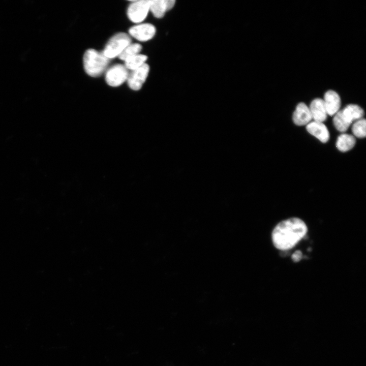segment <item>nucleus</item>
<instances>
[{
    "label": "nucleus",
    "mask_w": 366,
    "mask_h": 366,
    "mask_svg": "<svg viewBox=\"0 0 366 366\" xmlns=\"http://www.w3.org/2000/svg\"><path fill=\"white\" fill-rule=\"evenodd\" d=\"M128 75V71L125 66L117 64L107 70L105 80L109 85L116 87L120 85L127 80Z\"/></svg>",
    "instance_id": "5"
},
{
    "label": "nucleus",
    "mask_w": 366,
    "mask_h": 366,
    "mask_svg": "<svg viewBox=\"0 0 366 366\" xmlns=\"http://www.w3.org/2000/svg\"><path fill=\"white\" fill-rule=\"evenodd\" d=\"M366 121L364 118L357 120L352 126V131L354 136L358 138H364L366 135Z\"/></svg>",
    "instance_id": "17"
},
{
    "label": "nucleus",
    "mask_w": 366,
    "mask_h": 366,
    "mask_svg": "<svg viewBox=\"0 0 366 366\" xmlns=\"http://www.w3.org/2000/svg\"><path fill=\"white\" fill-rule=\"evenodd\" d=\"M308 228L305 223L297 218H291L280 222L272 233L274 247L281 251L294 247L306 236Z\"/></svg>",
    "instance_id": "1"
},
{
    "label": "nucleus",
    "mask_w": 366,
    "mask_h": 366,
    "mask_svg": "<svg viewBox=\"0 0 366 366\" xmlns=\"http://www.w3.org/2000/svg\"><path fill=\"white\" fill-rule=\"evenodd\" d=\"M147 58V56L138 54L126 59L125 66L127 69L134 70L145 64Z\"/></svg>",
    "instance_id": "15"
},
{
    "label": "nucleus",
    "mask_w": 366,
    "mask_h": 366,
    "mask_svg": "<svg viewBox=\"0 0 366 366\" xmlns=\"http://www.w3.org/2000/svg\"><path fill=\"white\" fill-rule=\"evenodd\" d=\"M309 108L314 121L323 123L326 119L327 113L323 99H314Z\"/></svg>",
    "instance_id": "12"
},
{
    "label": "nucleus",
    "mask_w": 366,
    "mask_h": 366,
    "mask_svg": "<svg viewBox=\"0 0 366 366\" xmlns=\"http://www.w3.org/2000/svg\"><path fill=\"white\" fill-rule=\"evenodd\" d=\"M340 111L344 119L350 125L353 121L362 118L364 115L363 110L359 106L353 104L347 105Z\"/></svg>",
    "instance_id": "13"
},
{
    "label": "nucleus",
    "mask_w": 366,
    "mask_h": 366,
    "mask_svg": "<svg viewBox=\"0 0 366 366\" xmlns=\"http://www.w3.org/2000/svg\"><path fill=\"white\" fill-rule=\"evenodd\" d=\"M292 117L294 123L298 126L307 125L312 119L309 107L302 102L296 106Z\"/></svg>",
    "instance_id": "10"
},
{
    "label": "nucleus",
    "mask_w": 366,
    "mask_h": 366,
    "mask_svg": "<svg viewBox=\"0 0 366 366\" xmlns=\"http://www.w3.org/2000/svg\"><path fill=\"white\" fill-rule=\"evenodd\" d=\"M333 122L336 129L341 132L346 131L350 126L342 116L340 110L334 115Z\"/></svg>",
    "instance_id": "18"
},
{
    "label": "nucleus",
    "mask_w": 366,
    "mask_h": 366,
    "mask_svg": "<svg viewBox=\"0 0 366 366\" xmlns=\"http://www.w3.org/2000/svg\"><path fill=\"white\" fill-rule=\"evenodd\" d=\"M356 140L353 136L348 134H342L337 138L336 146L341 151L346 152L351 149L355 145Z\"/></svg>",
    "instance_id": "14"
},
{
    "label": "nucleus",
    "mask_w": 366,
    "mask_h": 366,
    "mask_svg": "<svg viewBox=\"0 0 366 366\" xmlns=\"http://www.w3.org/2000/svg\"><path fill=\"white\" fill-rule=\"evenodd\" d=\"M155 27L150 23H143L135 25L129 30L130 35L140 41H146L152 39L156 34Z\"/></svg>",
    "instance_id": "7"
},
{
    "label": "nucleus",
    "mask_w": 366,
    "mask_h": 366,
    "mask_svg": "<svg viewBox=\"0 0 366 366\" xmlns=\"http://www.w3.org/2000/svg\"><path fill=\"white\" fill-rule=\"evenodd\" d=\"M109 59L103 52L89 49L83 55V62L85 71L92 77H98L105 70L109 64Z\"/></svg>",
    "instance_id": "2"
},
{
    "label": "nucleus",
    "mask_w": 366,
    "mask_h": 366,
    "mask_svg": "<svg viewBox=\"0 0 366 366\" xmlns=\"http://www.w3.org/2000/svg\"><path fill=\"white\" fill-rule=\"evenodd\" d=\"M142 49V46L138 43L130 44L119 55V58L123 60L138 54Z\"/></svg>",
    "instance_id": "16"
},
{
    "label": "nucleus",
    "mask_w": 366,
    "mask_h": 366,
    "mask_svg": "<svg viewBox=\"0 0 366 366\" xmlns=\"http://www.w3.org/2000/svg\"><path fill=\"white\" fill-rule=\"evenodd\" d=\"M149 71V66L146 63L139 68L132 70L129 74L127 80L130 88L134 90H139L145 82Z\"/></svg>",
    "instance_id": "6"
},
{
    "label": "nucleus",
    "mask_w": 366,
    "mask_h": 366,
    "mask_svg": "<svg viewBox=\"0 0 366 366\" xmlns=\"http://www.w3.org/2000/svg\"><path fill=\"white\" fill-rule=\"evenodd\" d=\"M131 42V39L128 34H117L110 38L102 52L109 59L118 56Z\"/></svg>",
    "instance_id": "3"
},
{
    "label": "nucleus",
    "mask_w": 366,
    "mask_h": 366,
    "mask_svg": "<svg viewBox=\"0 0 366 366\" xmlns=\"http://www.w3.org/2000/svg\"><path fill=\"white\" fill-rule=\"evenodd\" d=\"M127 10V15L133 22L142 21L149 11V0L133 1Z\"/></svg>",
    "instance_id": "4"
},
{
    "label": "nucleus",
    "mask_w": 366,
    "mask_h": 366,
    "mask_svg": "<svg viewBox=\"0 0 366 366\" xmlns=\"http://www.w3.org/2000/svg\"><path fill=\"white\" fill-rule=\"evenodd\" d=\"M291 258L295 262L299 261L302 258V252L300 250L296 251L292 255Z\"/></svg>",
    "instance_id": "19"
},
{
    "label": "nucleus",
    "mask_w": 366,
    "mask_h": 366,
    "mask_svg": "<svg viewBox=\"0 0 366 366\" xmlns=\"http://www.w3.org/2000/svg\"><path fill=\"white\" fill-rule=\"evenodd\" d=\"M306 129L309 133L323 143H326L329 140V131L323 123L315 121L310 122L307 125Z\"/></svg>",
    "instance_id": "11"
},
{
    "label": "nucleus",
    "mask_w": 366,
    "mask_h": 366,
    "mask_svg": "<svg viewBox=\"0 0 366 366\" xmlns=\"http://www.w3.org/2000/svg\"><path fill=\"white\" fill-rule=\"evenodd\" d=\"M327 115H334L340 110L341 98L339 94L334 90L327 91L323 99Z\"/></svg>",
    "instance_id": "9"
},
{
    "label": "nucleus",
    "mask_w": 366,
    "mask_h": 366,
    "mask_svg": "<svg viewBox=\"0 0 366 366\" xmlns=\"http://www.w3.org/2000/svg\"><path fill=\"white\" fill-rule=\"evenodd\" d=\"M175 3L174 0H149V10L155 17L161 18L174 7Z\"/></svg>",
    "instance_id": "8"
}]
</instances>
